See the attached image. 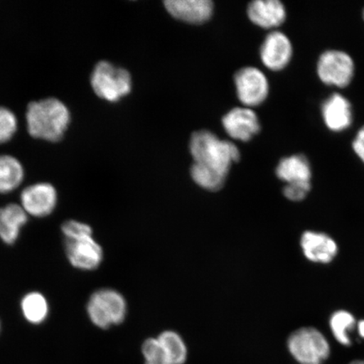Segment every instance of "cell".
Wrapping results in <instances>:
<instances>
[{
  "mask_svg": "<svg viewBox=\"0 0 364 364\" xmlns=\"http://www.w3.org/2000/svg\"><path fill=\"white\" fill-rule=\"evenodd\" d=\"M26 122L31 136L56 143L66 133L70 122V113L59 100L43 99L28 105Z\"/></svg>",
  "mask_w": 364,
  "mask_h": 364,
  "instance_id": "cell-1",
  "label": "cell"
},
{
  "mask_svg": "<svg viewBox=\"0 0 364 364\" xmlns=\"http://www.w3.org/2000/svg\"><path fill=\"white\" fill-rule=\"evenodd\" d=\"M190 152L193 164L225 176L229 174L232 164L238 162L240 158V150L235 144L221 140L207 130L193 134Z\"/></svg>",
  "mask_w": 364,
  "mask_h": 364,
  "instance_id": "cell-2",
  "label": "cell"
},
{
  "mask_svg": "<svg viewBox=\"0 0 364 364\" xmlns=\"http://www.w3.org/2000/svg\"><path fill=\"white\" fill-rule=\"evenodd\" d=\"M287 348L298 364H324L331 354L328 339L315 327L295 330L287 340Z\"/></svg>",
  "mask_w": 364,
  "mask_h": 364,
  "instance_id": "cell-3",
  "label": "cell"
},
{
  "mask_svg": "<svg viewBox=\"0 0 364 364\" xmlns=\"http://www.w3.org/2000/svg\"><path fill=\"white\" fill-rule=\"evenodd\" d=\"M90 84L95 95L109 102H119L132 90L129 72L107 61L99 62L95 65Z\"/></svg>",
  "mask_w": 364,
  "mask_h": 364,
  "instance_id": "cell-4",
  "label": "cell"
},
{
  "mask_svg": "<svg viewBox=\"0 0 364 364\" xmlns=\"http://www.w3.org/2000/svg\"><path fill=\"white\" fill-rule=\"evenodd\" d=\"M126 299L117 290L100 289L90 296L87 314L91 322L101 329L122 324L127 316Z\"/></svg>",
  "mask_w": 364,
  "mask_h": 364,
  "instance_id": "cell-5",
  "label": "cell"
},
{
  "mask_svg": "<svg viewBox=\"0 0 364 364\" xmlns=\"http://www.w3.org/2000/svg\"><path fill=\"white\" fill-rule=\"evenodd\" d=\"M355 70L353 57L339 49L326 50L318 56L316 63L318 79L330 87L347 88L353 80Z\"/></svg>",
  "mask_w": 364,
  "mask_h": 364,
  "instance_id": "cell-6",
  "label": "cell"
},
{
  "mask_svg": "<svg viewBox=\"0 0 364 364\" xmlns=\"http://www.w3.org/2000/svg\"><path fill=\"white\" fill-rule=\"evenodd\" d=\"M235 84L240 102L245 107L260 106L269 95V81L257 68H241L235 75Z\"/></svg>",
  "mask_w": 364,
  "mask_h": 364,
  "instance_id": "cell-7",
  "label": "cell"
},
{
  "mask_svg": "<svg viewBox=\"0 0 364 364\" xmlns=\"http://www.w3.org/2000/svg\"><path fill=\"white\" fill-rule=\"evenodd\" d=\"M294 56V46L283 31H272L264 39L260 48L263 65L273 72L285 70Z\"/></svg>",
  "mask_w": 364,
  "mask_h": 364,
  "instance_id": "cell-8",
  "label": "cell"
},
{
  "mask_svg": "<svg viewBox=\"0 0 364 364\" xmlns=\"http://www.w3.org/2000/svg\"><path fill=\"white\" fill-rule=\"evenodd\" d=\"M21 202V206L27 215L36 218L47 217L56 208L57 191L53 185L46 182L31 185L23 190Z\"/></svg>",
  "mask_w": 364,
  "mask_h": 364,
  "instance_id": "cell-9",
  "label": "cell"
},
{
  "mask_svg": "<svg viewBox=\"0 0 364 364\" xmlns=\"http://www.w3.org/2000/svg\"><path fill=\"white\" fill-rule=\"evenodd\" d=\"M65 252L68 262L77 269L92 271L102 262V248L93 236L65 240Z\"/></svg>",
  "mask_w": 364,
  "mask_h": 364,
  "instance_id": "cell-10",
  "label": "cell"
},
{
  "mask_svg": "<svg viewBox=\"0 0 364 364\" xmlns=\"http://www.w3.org/2000/svg\"><path fill=\"white\" fill-rule=\"evenodd\" d=\"M321 114L326 129L332 133H343L353 122L352 103L343 95L338 92L330 95L322 102Z\"/></svg>",
  "mask_w": 364,
  "mask_h": 364,
  "instance_id": "cell-11",
  "label": "cell"
},
{
  "mask_svg": "<svg viewBox=\"0 0 364 364\" xmlns=\"http://www.w3.org/2000/svg\"><path fill=\"white\" fill-rule=\"evenodd\" d=\"M222 124L232 139L248 142L260 133L261 124L252 108L235 107L223 117Z\"/></svg>",
  "mask_w": 364,
  "mask_h": 364,
  "instance_id": "cell-12",
  "label": "cell"
},
{
  "mask_svg": "<svg viewBox=\"0 0 364 364\" xmlns=\"http://www.w3.org/2000/svg\"><path fill=\"white\" fill-rule=\"evenodd\" d=\"M300 247L304 256L314 263H331L338 253V245L336 240L322 232H304L300 239Z\"/></svg>",
  "mask_w": 364,
  "mask_h": 364,
  "instance_id": "cell-13",
  "label": "cell"
},
{
  "mask_svg": "<svg viewBox=\"0 0 364 364\" xmlns=\"http://www.w3.org/2000/svg\"><path fill=\"white\" fill-rule=\"evenodd\" d=\"M250 21L261 28L275 31L287 19V10L279 0H255L247 7Z\"/></svg>",
  "mask_w": 364,
  "mask_h": 364,
  "instance_id": "cell-14",
  "label": "cell"
},
{
  "mask_svg": "<svg viewBox=\"0 0 364 364\" xmlns=\"http://www.w3.org/2000/svg\"><path fill=\"white\" fill-rule=\"evenodd\" d=\"M164 4L173 17L190 24H203L213 13L210 0H167Z\"/></svg>",
  "mask_w": 364,
  "mask_h": 364,
  "instance_id": "cell-15",
  "label": "cell"
},
{
  "mask_svg": "<svg viewBox=\"0 0 364 364\" xmlns=\"http://www.w3.org/2000/svg\"><path fill=\"white\" fill-rule=\"evenodd\" d=\"M276 176L285 184L311 182V164L302 154L284 157L277 164Z\"/></svg>",
  "mask_w": 364,
  "mask_h": 364,
  "instance_id": "cell-16",
  "label": "cell"
},
{
  "mask_svg": "<svg viewBox=\"0 0 364 364\" xmlns=\"http://www.w3.org/2000/svg\"><path fill=\"white\" fill-rule=\"evenodd\" d=\"M21 205L11 203L0 208V239L4 243L14 245L19 238L28 216Z\"/></svg>",
  "mask_w": 364,
  "mask_h": 364,
  "instance_id": "cell-17",
  "label": "cell"
},
{
  "mask_svg": "<svg viewBox=\"0 0 364 364\" xmlns=\"http://www.w3.org/2000/svg\"><path fill=\"white\" fill-rule=\"evenodd\" d=\"M24 179V169L18 159L11 156H0V193L13 192Z\"/></svg>",
  "mask_w": 364,
  "mask_h": 364,
  "instance_id": "cell-18",
  "label": "cell"
},
{
  "mask_svg": "<svg viewBox=\"0 0 364 364\" xmlns=\"http://www.w3.org/2000/svg\"><path fill=\"white\" fill-rule=\"evenodd\" d=\"M21 308L23 316L31 324H42L48 316V300L39 292H31L25 295L21 299Z\"/></svg>",
  "mask_w": 364,
  "mask_h": 364,
  "instance_id": "cell-19",
  "label": "cell"
},
{
  "mask_svg": "<svg viewBox=\"0 0 364 364\" xmlns=\"http://www.w3.org/2000/svg\"><path fill=\"white\" fill-rule=\"evenodd\" d=\"M329 326L332 336L338 343L343 347L352 346V338L350 332L357 326V321L352 313L344 309H340L332 314Z\"/></svg>",
  "mask_w": 364,
  "mask_h": 364,
  "instance_id": "cell-20",
  "label": "cell"
},
{
  "mask_svg": "<svg viewBox=\"0 0 364 364\" xmlns=\"http://www.w3.org/2000/svg\"><path fill=\"white\" fill-rule=\"evenodd\" d=\"M157 338L171 364L186 363L188 358V348L181 335L174 331H166Z\"/></svg>",
  "mask_w": 364,
  "mask_h": 364,
  "instance_id": "cell-21",
  "label": "cell"
},
{
  "mask_svg": "<svg viewBox=\"0 0 364 364\" xmlns=\"http://www.w3.org/2000/svg\"><path fill=\"white\" fill-rule=\"evenodd\" d=\"M191 176L196 184L208 191L221 189L227 177L220 173L196 165V164H193L191 168Z\"/></svg>",
  "mask_w": 364,
  "mask_h": 364,
  "instance_id": "cell-22",
  "label": "cell"
},
{
  "mask_svg": "<svg viewBox=\"0 0 364 364\" xmlns=\"http://www.w3.org/2000/svg\"><path fill=\"white\" fill-rule=\"evenodd\" d=\"M142 354L144 364H171L157 338H150L144 341Z\"/></svg>",
  "mask_w": 364,
  "mask_h": 364,
  "instance_id": "cell-23",
  "label": "cell"
},
{
  "mask_svg": "<svg viewBox=\"0 0 364 364\" xmlns=\"http://www.w3.org/2000/svg\"><path fill=\"white\" fill-rule=\"evenodd\" d=\"M17 130V119L8 108L0 107V144L7 143Z\"/></svg>",
  "mask_w": 364,
  "mask_h": 364,
  "instance_id": "cell-24",
  "label": "cell"
},
{
  "mask_svg": "<svg viewBox=\"0 0 364 364\" xmlns=\"http://www.w3.org/2000/svg\"><path fill=\"white\" fill-rule=\"evenodd\" d=\"M61 230L65 240L80 239L93 235V230L89 225L76 220L63 223Z\"/></svg>",
  "mask_w": 364,
  "mask_h": 364,
  "instance_id": "cell-25",
  "label": "cell"
},
{
  "mask_svg": "<svg viewBox=\"0 0 364 364\" xmlns=\"http://www.w3.org/2000/svg\"><path fill=\"white\" fill-rule=\"evenodd\" d=\"M311 191V182H299L284 186L283 193L291 202H301Z\"/></svg>",
  "mask_w": 364,
  "mask_h": 364,
  "instance_id": "cell-26",
  "label": "cell"
},
{
  "mask_svg": "<svg viewBox=\"0 0 364 364\" xmlns=\"http://www.w3.org/2000/svg\"><path fill=\"white\" fill-rule=\"evenodd\" d=\"M352 149L357 157L364 164V125L355 135L352 142Z\"/></svg>",
  "mask_w": 364,
  "mask_h": 364,
  "instance_id": "cell-27",
  "label": "cell"
},
{
  "mask_svg": "<svg viewBox=\"0 0 364 364\" xmlns=\"http://www.w3.org/2000/svg\"><path fill=\"white\" fill-rule=\"evenodd\" d=\"M356 328L358 336H360L361 338L364 339V320L357 322Z\"/></svg>",
  "mask_w": 364,
  "mask_h": 364,
  "instance_id": "cell-28",
  "label": "cell"
},
{
  "mask_svg": "<svg viewBox=\"0 0 364 364\" xmlns=\"http://www.w3.org/2000/svg\"><path fill=\"white\" fill-rule=\"evenodd\" d=\"M348 364H364V358L363 359H357V360H353Z\"/></svg>",
  "mask_w": 364,
  "mask_h": 364,
  "instance_id": "cell-29",
  "label": "cell"
},
{
  "mask_svg": "<svg viewBox=\"0 0 364 364\" xmlns=\"http://www.w3.org/2000/svg\"><path fill=\"white\" fill-rule=\"evenodd\" d=\"M363 21H364V8H363Z\"/></svg>",
  "mask_w": 364,
  "mask_h": 364,
  "instance_id": "cell-30",
  "label": "cell"
},
{
  "mask_svg": "<svg viewBox=\"0 0 364 364\" xmlns=\"http://www.w3.org/2000/svg\"><path fill=\"white\" fill-rule=\"evenodd\" d=\"M0 330H1V324H0Z\"/></svg>",
  "mask_w": 364,
  "mask_h": 364,
  "instance_id": "cell-31",
  "label": "cell"
}]
</instances>
